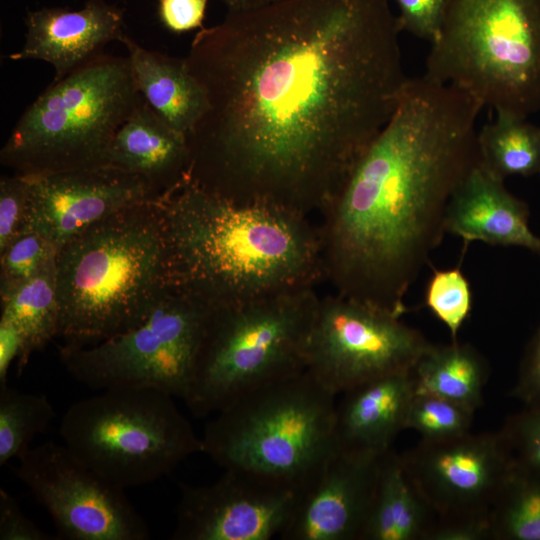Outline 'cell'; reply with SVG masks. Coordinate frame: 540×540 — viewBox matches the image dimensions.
<instances>
[{
	"instance_id": "6da1fadb",
	"label": "cell",
	"mask_w": 540,
	"mask_h": 540,
	"mask_svg": "<svg viewBox=\"0 0 540 540\" xmlns=\"http://www.w3.org/2000/svg\"><path fill=\"white\" fill-rule=\"evenodd\" d=\"M388 0H279L200 29L186 66L206 108L187 175L230 199L321 213L409 80Z\"/></svg>"
},
{
	"instance_id": "7a4b0ae2",
	"label": "cell",
	"mask_w": 540,
	"mask_h": 540,
	"mask_svg": "<svg viewBox=\"0 0 540 540\" xmlns=\"http://www.w3.org/2000/svg\"><path fill=\"white\" fill-rule=\"evenodd\" d=\"M482 105L425 74L320 213L324 279L337 294L402 317L405 295L440 245L450 199L479 162Z\"/></svg>"
},
{
	"instance_id": "3957f363",
	"label": "cell",
	"mask_w": 540,
	"mask_h": 540,
	"mask_svg": "<svg viewBox=\"0 0 540 540\" xmlns=\"http://www.w3.org/2000/svg\"><path fill=\"white\" fill-rule=\"evenodd\" d=\"M154 203L170 287L213 309L324 279L319 228L309 216L230 199L187 174Z\"/></svg>"
},
{
	"instance_id": "277c9868",
	"label": "cell",
	"mask_w": 540,
	"mask_h": 540,
	"mask_svg": "<svg viewBox=\"0 0 540 540\" xmlns=\"http://www.w3.org/2000/svg\"><path fill=\"white\" fill-rule=\"evenodd\" d=\"M154 198L106 217L58 249L63 346L95 345L133 328L169 289Z\"/></svg>"
},
{
	"instance_id": "5b68a950",
	"label": "cell",
	"mask_w": 540,
	"mask_h": 540,
	"mask_svg": "<svg viewBox=\"0 0 540 540\" xmlns=\"http://www.w3.org/2000/svg\"><path fill=\"white\" fill-rule=\"evenodd\" d=\"M336 396L307 370L256 388L206 423L202 453L299 492L337 451Z\"/></svg>"
},
{
	"instance_id": "8992f818",
	"label": "cell",
	"mask_w": 540,
	"mask_h": 540,
	"mask_svg": "<svg viewBox=\"0 0 540 540\" xmlns=\"http://www.w3.org/2000/svg\"><path fill=\"white\" fill-rule=\"evenodd\" d=\"M424 74L527 119L540 110V0H446Z\"/></svg>"
},
{
	"instance_id": "52a82bcc",
	"label": "cell",
	"mask_w": 540,
	"mask_h": 540,
	"mask_svg": "<svg viewBox=\"0 0 540 540\" xmlns=\"http://www.w3.org/2000/svg\"><path fill=\"white\" fill-rule=\"evenodd\" d=\"M143 100L128 56L103 53L53 81L26 108L1 164L23 176L107 165L116 132Z\"/></svg>"
},
{
	"instance_id": "ba28073f",
	"label": "cell",
	"mask_w": 540,
	"mask_h": 540,
	"mask_svg": "<svg viewBox=\"0 0 540 540\" xmlns=\"http://www.w3.org/2000/svg\"><path fill=\"white\" fill-rule=\"evenodd\" d=\"M319 301L307 287L213 309L183 400L193 415L215 414L256 388L305 371Z\"/></svg>"
},
{
	"instance_id": "9c48e42d",
	"label": "cell",
	"mask_w": 540,
	"mask_h": 540,
	"mask_svg": "<svg viewBox=\"0 0 540 540\" xmlns=\"http://www.w3.org/2000/svg\"><path fill=\"white\" fill-rule=\"evenodd\" d=\"M173 398L147 387L101 390L66 410L59 428L63 445L121 489L154 482L202 453L201 438Z\"/></svg>"
},
{
	"instance_id": "30bf717a",
	"label": "cell",
	"mask_w": 540,
	"mask_h": 540,
	"mask_svg": "<svg viewBox=\"0 0 540 540\" xmlns=\"http://www.w3.org/2000/svg\"><path fill=\"white\" fill-rule=\"evenodd\" d=\"M212 310L169 287L141 323L95 345L62 346L61 360L92 390L147 387L184 400Z\"/></svg>"
},
{
	"instance_id": "8fae6325",
	"label": "cell",
	"mask_w": 540,
	"mask_h": 540,
	"mask_svg": "<svg viewBox=\"0 0 540 540\" xmlns=\"http://www.w3.org/2000/svg\"><path fill=\"white\" fill-rule=\"evenodd\" d=\"M431 345L400 316L335 293L320 297L306 370L338 395L381 377L413 371Z\"/></svg>"
},
{
	"instance_id": "7c38bea8",
	"label": "cell",
	"mask_w": 540,
	"mask_h": 540,
	"mask_svg": "<svg viewBox=\"0 0 540 540\" xmlns=\"http://www.w3.org/2000/svg\"><path fill=\"white\" fill-rule=\"evenodd\" d=\"M14 473L68 540H147L149 528L121 489L48 441L30 448Z\"/></svg>"
},
{
	"instance_id": "4fadbf2b",
	"label": "cell",
	"mask_w": 540,
	"mask_h": 540,
	"mask_svg": "<svg viewBox=\"0 0 540 540\" xmlns=\"http://www.w3.org/2000/svg\"><path fill=\"white\" fill-rule=\"evenodd\" d=\"M419 492L441 521L489 518L514 467L501 431L423 441L401 455Z\"/></svg>"
},
{
	"instance_id": "5bb4252c",
	"label": "cell",
	"mask_w": 540,
	"mask_h": 540,
	"mask_svg": "<svg viewBox=\"0 0 540 540\" xmlns=\"http://www.w3.org/2000/svg\"><path fill=\"white\" fill-rule=\"evenodd\" d=\"M180 490L174 540H270L285 528L299 493L236 469Z\"/></svg>"
},
{
	"instance_id": "9a60e30c",
	"label": "cell",
	"mask_w": 540,
	"mask_h": 540,
	"mask_svg": "<svg viewBox=\"0 0 540 540\" xmlns=\"http://www.w3.org/2000/svg\"><path fill=\"white\" fill-rule=\"evenodd\" d=\"M26 177L29 203L22 232H36L57 249L106 217L159 194L142 176L110 165Z\"/></svg>"
},
{
	"instance_id": "2e32d148",
	"label": "cell",
	"mask_w": 540,
	"mask_h": 540,
	"mask_svg": "<svg viewBox=\"0 0 540 540\" xmlns=\"http://www.w3.org/2000/svg\"><path fill=\"white\" fill-rule=\"evenodd\" d=\"M382 457V456H381ZM381 457L337 451L298 493L283 540H361Z\"/></svg>"
},
{
	"instance_id": "e0dca14e",
	"label": "cell",
	"mask_w": 540,
	"mask_h": 540,
	"mask_svg": "<svg viewBox=\"0 0 540 540\" xmlns=\"http://www.w3.org/2000/svg\"><path fill=\"white\" fill-rule=\"evenodd\" d=\"M25 43L11 60H41L55 69L58 81L103 54L123 33V10L105 0H87L80 10L42 8L28 11Z\"/></svg>"
},
{
	"instance_id": "ac0fdd59",
	"label": "cell",
	"mask_w": 540,
	"mask_h": 540,
	"mask_svg": "<svg viewBox=\"0 0 540 540\" xmlns=\"http://www.w3.org/2000/svg\"><path fill=\"white\" fill-rule=\"evenodd\" d=\"M445 229L465 246L474 241L518 246L540 256V237L529 227L528 204L509 192L504 180L486 170L480 160L453 193Z\"/></svg>"
},
{
	"instance_id": "d6986e66",
	"label": "cell",
	"mask_w": 540,
	"mask_h": 540,
	"mask_svg": "<svg viewBox=\"0 0 540 540\" xmlns=\"http://www.w3.org/2000/svg\"><path fill=\"white\" fill-rule=\"evenodd\" d=\"M414 393L413 371L381 377L342 393L335 415L337 449L383 456L405 430Z\"/></svg>"
},
{
	"instance_id": "ffe728a7",
	"label": "cell",
	"mask_w": 540,
	"mask_h": 540,
	"mask_svg": "<svg viewBox=\"0 0 540 540\" xmlns=\"http://www.w3.org/2000/svg\"><path fill=\"white\" fill-rule=\"evenodd\" d=\"M106 162L142 176L161 193L188 171L186 135L166 123L143 100L116 132Z\"/></svg>"
},
{
	"instance_id": "44dd1931",
	"label": "cell",
	"mask_w": 540,
	"mask_h": 540,
	"mask_svg": "<svg viewBox=\"0 0 540 540\" xmlns=\"http://www.w3.org/2000/svg\"><path fill=\"white\" fill-rule=\"evenodd\" d=\"M120 42L128 51L145 102L166 123L186 135L205 111L206 99L185 59L147 50L127 35Z\"/></svg>"
},
{
	"instance_id": "7402d4cb",
	"label": "cell",
	"mask_w": 540,
	"mask_h": 540,
	"mask_svg": "<svg viewBox=\"0 0 540 540\" xmlns=\"http://www.w3.org/2000/svg\"><path fill=\"white\" fill-rule=\"evenodd\" d=\"M436 515L392 450L380 459L376 491L361 540H427Z\"/></svg>"
},
{
	"instance_id": "603a6c76",
	"label": "cell",
	"mask_w": 540,
	"mask_h": 540,
	"mask_svg": "<svg viewBox=\"0 0 540 540\" xmlns=\"http://www.w3.org/2000/svg\"><path fill=\"white\" fill-rule=\"evenodd\" d=\"M489 375L486 359L470 344L457 340L432 344L413 369L416 392L440 396L476 411Z\"/></svg>"
},
{
	"instance_id": "cb8c5ba5",
	"label": "cell",
	"mask_w": 540,
	"mask_h": 540,
	"mask_svg": "<svg viewBox=\"0 0 540 540\" xmlns=\"http://www.w3.org/2000/svg\"><path fill=\"white\" fill-rule=\"evenodd\" d=\"M0 297V322L13 326L23 339L24 352L18 365L20 372L33 351L43 348L58 335L56 261Z\"/></svg>"
},
{
	"instance_id": "d4e9b609",
	"label": "cell",
	"mask_w": 540,
	"mask_h": 540,
	"mask_svg": "<svg viewBox=\"0 0 540 540\" xmlns=\"http://www.w3.org/2000/svg\"><path fill=\"white\" fill-rule=\"evenodd\" d=\"M496 115L477 133L481 165L502 180L540 174V127L511 114Z\"/></svg>"
},
{
	"instance_id": "484cf974",
	"label": "cell",
	"mask_w": 540,
	"mask_h": 540,
	"mask_svg": "<svg viewBox=\"0 0 540 540\" xmlns=\"http://www.w3.org/2000/svg\"><path fill=\"white\" fill-rule=\"evenodd\" d=\"M491 539L540 540V475L514 464L489 513Z\"/></svg>"
},
{
	"instance_id": "4316f807",
	"label": "cell",
	"mask_w": 540,
	"mask_h": 540,
	"mask_svg": "<svg viewBox=\"0 0 540 540\" xmlns=\"http://www.w3.org/2000/svg\"><path fill=\"white\" fill-rule=\"evenodd\" d=\"M55 417L46 395L22 392L7 382L0 384V466L20 459Z\"/></svg>"
},
{
	"instance_id": "83f0119b",
	"label": "cell",
	"mask_w": 540,
	"mask_h": 540,
	"mask_svg": "<svg viewBox=\"0 0 540 540\" xmlns=\"http://www.w3.org/2000/svg\"><path fill=\"white\" fill-rule=\"evenodd\" d=\"M474 411L430 393H414L405 429L415 430L423 441H444L471 432Z\"/></svg>"
},
{
	"instance_id": "f1b7e54d",
	"label": "cell",
	"mask_w": 540,
	"mask_h": 540,
	"mask_svg": "<svg viewBox=\"0 0 540 540\" xmlns=\"http://www.w3.org/2000/svg\"><path fill=\"white\" fill-rule=\"evenodd\" d=\"M425 303L455 341L472 310L470 283L459 268L436 269L426 286Z\"/></svg>"
},
{
	"instance_id": "f546056e",
	"label": "cell",
	"mask_w": 540,
	"mask_h": 540,
	"mask_svg": "<svg viewBox=\"0 0 540 540\" xmlns=\"http://www.w3.org/2000/svg\"><path fill=\"white\" fill-rule=\"evenodd\" d=\"M58 249L33 231L16 236L0 252V295L55 264Z\"/></svg>"
},
{
	"instance_id": "4dcf8cb0",
	"label": "cell",
	"mask_w": 540,
	"mask_h": 540,
	"mask_svg": "<svg viewBox=\"0 0 540 540\" xmlns=\"http://www.w3.org/2000/svg\"><path fill=\"white\" fill-rule=\"evenodd\" d=\"M500 431L514 463L540 475V402L510 416Z\"/></svg>"
},
{
	"instance_id": "1f68e13d",
	"label": "cell",
	"mask_w": 540,
	"mask_h": 540,
	"mask_svg": "<svg viewBox=\"0 0 540 540\" xmlns=\"http://www.w3.org/2000/svg\"><path fill=\"white\" fill-rule=\"evenodd\" d=\"M28 203V178L18 174L2 176L0 180V252L22 232Z\"/></svg>"
},
{
	"instance_id": "d6a6232c",
	"label": "cell",
	"mask_w": 540,
	"mask_h": 540,
	"mask_svg": "<svg viewBox=\"0 0 540 540\" xmlns=\"http://www.w3.org/2000/svg\"><path fill=\"white\" fill-rule=\"evenodd\" d=\"M399 8L397 22L400 31L427 40L435 39L446 0H396Z\"/></svg>"
},
{
	"instance_id": "836d02e7",
	"label": "cell",
	"mask_w": 540,
	"mask_h": 540,
	"mask_svg": "<svg viewBox=\"0 0 540 540\" xmlns=\"http://www.w3.org/2000/svg\"><path fill=\"white\" fill-rule=\"evenodd\" d=\"M22 512L15 498L0 489V540H52Z\"/></svg>"
},
{
	"instance_id": "e575fe53",
	"label": "cell",
	"mask_w": 540,
	"mask_h": 540,
	"mask_svg": "<svg viewBox=\"0 0 540 540\" xmlns=\"http://www.w3.org/2000/svg\"><path fill=\"white\" fill-rule=\"evenodd\" d=\"M209 0H158V16L171 32L183 33L203 28Z\"/></svg>"
},
{
	"instance_id": "d590c367",
	"label": "cell",
	"mask_w": 540,
	"mask_h": 540,
	"mask_svg": "<svg viewBox=\"0 0 540 540\" xmlns=\"http://www.w3.org/2000/svg\"><path fill=\"white\" fill-rule=\"evenodd\" d=\"M511 395L525 405L540 402V325L522 358Z\"/></svg>"
},
{
	"instance_id": "8d00e7d4",
	"label": "cell",
	"mask_w": 540,
	"mask_h": 540,
	"mask_svg": "<svg viewBox=\"0 0 540 540\" xmlns=\"http://www.w3.org/2000/svg\"><path fill=\"white\" fill-rule=\"evenodd\" d=\"M491 539L489 518L438 520L427 540H487Z\"/></svg>"
},
{
	"instance_id": "74e56055",
	"label": "cell",
	"mask_w": 540,
	"mask_h": 540,
	"mask_svg": "<svg viewBox=\"0 0 540 540\" xmlns=\"http://www.w3.org/2000/svg\"><path fill=\"white\" fill-rule=\"evenodd\" d=\"M24 343L20 333L10 324L0 322V384L7 382V374L14 359L20 364Z\"/></svg>"
},
{
	"instance_id": "f35d334b",
	"label": "cell",
	"mask_w": 540,
	"mask_h": 540,
	"mask_svg": "<svg viewBox=\"0 0 540 540\" xmlns=\"http://www.w3.org/2000/svg\"><path fill=\"white\" fill-rule=\"evenodd\" d=\"M228 11L241 12L261 8L279 0H221Z\"/></svg>"
},
{
	"instance_id": "ab89813d",
	"label": "cell",
	"mask_w": 540,
	"mask_h": 540,
	"mask_svg": "<svg viewBox=\"0 0 540 540\" xmlns=\"http://www.w3.org/2000/svg\"><path fill=\"white\" fill-rule=\"evenodd\" d=\"M540 175V174H539Z\"/></svg>"
}]
</instances>
